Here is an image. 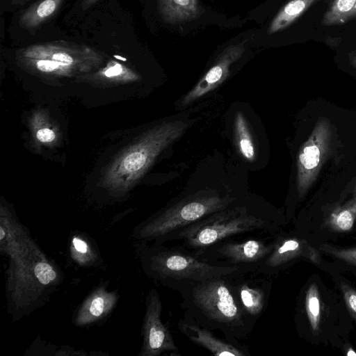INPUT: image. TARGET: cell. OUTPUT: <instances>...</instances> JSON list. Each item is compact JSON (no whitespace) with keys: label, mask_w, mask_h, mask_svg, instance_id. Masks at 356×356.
Here are the masks:
<instances>
[{"label":"cell","mask_w":356,"mask_h":356,"mask_svg":"<svg viewBox=\"0 0 356 356\" xmlns=\"http://www.w3.org/2000/svg\"><path fill=\"white\" fill-rule=\"evenodd\" d=\"M231 275L191 283L177 292L182 298L184 317L240 343L249 337L255 323L241 309L231 286Z\"/></svg>","instance_id":"obj_1"},{"label":"cell","mask_w":356,"mask_h":356,"mask_svg":"<svg viewBox=\"0 0 356 356\" xmlns=\"http://www.w3.org/2000/svg\"><path fill=\"white\" fill-rule=\"evenodd\" d=\"M279 225L277 215L266 207L238 200L182 229L166 243L182 246L195 253L236 236L273 234Z\"/></svg>","instance_id":"obj_2"},{"label":"cell","mask_w":356,"mask_h":356,"mask_svg":"<svg viewBox=\"0 0 356 356\" xmlns=\"http://www.w3.org/2000/svg\"><path fill=\"white\" fill-rule=\"evenodd\" d=\"M190 126L187 119L170 118L147 130L108 165L103 177L104 186L112 192L129 190L158 156L181 138Z\"/></svg>","instance_id":"obj_3"},{"label":"cell","mask_w":356,"mask_h":356,"mask_svg":"<svg viewBox=\"0 0 356 356\" xmlns=\"http://www.w3.org/2000/svg\"><path fill=\"white\" fill-rule=\"evenodd\" d=\"M142 245L140 255L145 273L161 285L177 291L191 283L247 270L209 264L175 244L143 243Z\"/></svg>","instance_id":"obj_4"},{"label":"cell","mask_w":356,"mask_h":356,"mask_svg":"<svg viewBox=\"0 0 356 356\" xmlns=\"http://www.w3.org/2000/svg\"><path fill=\"white\" fill-rule=\"evenodd\" d=\"M229 193L205 188L177 198L138 225L136 238L165 243L175 234L238 201Z\"/></svg>","instance_id":"obj_5"},{"label":"cell","mask_w":356,"mask_h":356,"mask_svg":"<svg viewBox=\"0 0 356 356\" xmlns=\"http://www.w3.org/2000/svg\"><path fill=\"white\" fill-rule=\"evenodd\" d=\"M17 59L22 66L34 72L73 76L98 67L104 56L83 44L56 40L25 47L18 51Z\"/></svg>","instance_id":"obj_6"},{"label":"cell","mask_w":356,"mask_h":356,"mask_svg":"<svg viewBox=\"0 0 356 356\" xmlns=\"http://www.w3.org/2000/svg\"><path fill=\"white\" fill-rule=\"evenodd\" d=\"M273 236L250 234L220 241L197 252L198 258L213 265L243 268L256 270L273 245Z\"/></svg>","instance_id":"obj_7"},{"label":"cell","mask_w":356,"mask_h":356,"mask_svg":"<svg viewBox=\"0 0 356 356\" xmlns=\"http://www.w3.org/2000/svg\"><path fill=\"white\" fill-rule=\"evenodd\" d=\"M332 128L330 121L320 118L310 136L302 144L297 158L296 186L302 199L316 181L331 149Z\"/></svg>","instance_id":"obj_8"},{"label":"cell","mask_w":356,"mask_h":356,"mask_svg":"<svg viewBox=\"0 0 356 356\" xmlns=\"http://www.w3.org/2000/svg\"><path fill=\"white\" fill-rule=\"evenodd\" d=\"M143 325V343L140 355L159 356L163 353L179 356L171 332L161 321L162 302L157 291L152 289L147 296Z\"/></svg>","instance_id":"obj_9"},{"label":"cell","mask_w":356,"mask_h":356,"mask_svg":"<svg viewBox=\"0 0 356 356\" xmlns=\"http://www.w3.org/2000/svg\"><path fill=\"white\" fill-rule=\"evenodd\" d=\"M270 277L248 269L229 276L232 290L241 309L254 323L267 307L272 284Z\"/></svg>","instance_id":"obj_10"},{"label":"cell","mask_w":356,"mask_h":356,"mask_svg":"<svg viewBox=\"0 0 356 356\" xmlns=\"http://www.w3.org/2000/svg\"><path fill=\"white\" fill-rule=\"evenodd\" d=\"M298 259H307L316 264L321 261L318 251L306 240L292 235L275 234L270 252L256 271L272 277Z\"/></svg>","instance_id":"obj_11"},{"label":"cell","mask_w":356,"mask_h":356,"mask_svg":"<svg viewBox=\"0 0 356 356\" xmlns=\"http://www.w3.org/2000/svg\"><path fill=\"white\" fill-rule=\"evenodd\" d=\"M243 42L227 46L218 56L213 65L195 86L181 99L180 106L185 107L220 86L229 76V67L243 54Z\"/></svg>","instance_id":"obj_12"},{"label":"cell","mask_w":356,"mask_h":356,"mask_svg":"<svg viewBox=\"0 0 356 356\" xmlns=\"http://www.w3.org/2000/svg\"><path fill=\"white\" fill-rule=\"evenodd\" d=\"M178 330L191 341L216 356H250L247 346L216 337L212 330L184 317L177 322Z\"/></svg>","instance_id":"obj_13"},{"label":"cell","mask_w":356,"mask_h":356,"mask_svg":"<svg viewBox=\"0 0 356 356\" xmlns=\"http://www.w3.org/2000/svg\"><path fill=\"white\" fill-rule=\"evenodd\" d=\"M1 250L13 259L25 253L32 245L22 227L7 215L1 213L0 227Z\"/></svg>","instance_id":"obj_14"},{"label":"cell","mask_w":356,"mask_h":356,"mask_svg":"<svg viewBox=\"0 0 356 356\" xmlns=\"http://www.w3.org/2000/svg\"><path fill=\"white\" fill-rule=\"evenodd\" d=\"M158 8L163 19L170 24L194 20L204 12L198 0H158Z\"/></svg>","instance_id":"obj_15"},{"label":"cell","mask_w":356,"mask_h":356,"mask_svg":"<svg viewBox=\"0 0 356 356\" xmlns=\"http://www.w3.org/2000/svg\"><path fill=\"white\" fill-rule=\"evenodd\" d=\"M356 222V184L350 196L339 201L330 210L326 217L327 225L336 232L350 231Z\"/></svg>","instance_id":"obj_16"},{"label":"cell","mask_w":356,"mask_h":356,"mask_svg":"<svg viewBox=\"0 0 356 356\" xmlns=\"http://www.w3.org/2000/svg\"><path fill=\"white\" fill-rule=\"evenodd\" d=\"M65 0H38L26 8L19 16V25L34 31L52 18Z\"/></svg>","instance_id":"obj_17"},{"label":"cell","mask_w":356,"mask_h":356,"mask_svg":"<svg viewBox=\"0 0 356 356\" xmlns=\"http://www.w3.org/2000/svg\"><path fill=\"white\" fill-rule=\"evenodd\" d=\"M318 0H291L277 13L269 25V35L286 29Z\"/></svg>","instance_id":"obj_18"},{"label":"cell","mask_w":356,"mask_h":356,"mask_svg":"<svg viewBox=\"0 0 356 356\" xmlns=\"http://www.w3.org/2000/svg\"><path fill=\"white\" fill-rule=\"evenodd\" d=\"M111 293L103 289L94 292L86 301L77 318L79 324H86L98 318L108 312L115 302Z\"/></svg>","instance_id":"obj_19"},{"label":"cell","mask_w":356,"mask_h":356,"mask_svg":"<svg viewBox=\"0 0 356 356\" xmlns=\"http://www.w3.org/2000/svg\"><path fill=\"white\" fill-rule=\"evenodd\" d=\"M234 131L240 154L245 160L252 162L255 159V147L247 120L241 111L234 116Z\"/></svg>","instance_id":"obj_20"},{"label":"cell","mask_w":356,"mask_h":356,"mask_svg":"<svg viewBox=\"0 0 356 356\" xmlns=\"http://www.w3.org/2000/svg\"><path fill=\"white\" fill-rule=\"evenodd\" d=\"M356 18V0H333L322 19L324 26L341 25Z\"/></svg>","instance_id":"obj_21"},{"label":"cell","mask_w":356,"mask_h":356,"mask_svg":"<svg viewBox=\"0 0 356 356\" xmlns=\"http://www.w3.org/2000/svg\"><path fill=\"white\" fill-rule=\"evenodd\" d=\"M305 306L310 326L312 330L316 332L319 328L321 312L318 287L314 283L307 289Z\"/></svg>","instance_id":"obj_22"},{"label":"cell","mask_w":356,"mask_h":356,"mask_svg":"<svg viewBox=\"0 0 356 356\" xmlns=\"http://www.w3.org/2000/svg\"><path fill=\"white\" fill-rule=\"evenodd\" d=\"M97 75L113 80L123 81L135 80L138 78V76L129 68L115 60L109 61L105 67L99 70Z\"/></svg>","instance_id":"obj_23"},{"label":"cell","mask_w":356,"mask_h":356,"mask_svg":"<svg viewBox=\"0 0 356 356\" xmlns=\"http://www.w3.org/2000/svg\"><path fill=\"white\" fill-rule=\"evenodd\" d=\"M321 249L336 258L356 265V248L339 249L330 245L323 244L321 245Z\"/></svg>","instance_id":"obj_24"},{"label":"cell","mask_w":356,"mask_h":356,"mask_svg":"<svg viewBox=\"0 0 356 356\" xmlns=\"http://www.w3.org/2000/svg\"><path fill=\"white\" fill-rule=\"evenodd\" d=\"M341 288L349 312L356 318V291L345 284H342Z\"/></svg>","instance_id":"obj_25"},{"label":"cell","mask_w":356,"mask_h":356,"mask_svg":"<svg viewBox=\"0 0 356 356\" xmlns=\"http://www.w3.org/2000/svg\"><path fill=\"white\" fill-rule=\"evenodd\" d=\"M38 140L42 143H50L56 138V134L49 128H41L36 133Z\"/></svg>","instance_id":"obj_26"},{"label":"cell","mask_w":356,"mask_h":356,"mask_svg":"<svg viewBox=\"0 0 356 356\" xmlns=\"http://www.w3.org/2000/svg\"><path fill=\"white\" fill-rule=\"evenodd\" d=\"M72 243L74 248L76 252L81 254H85L87 252L88 249V245L83 240L79 238H74Z\"/></svg>","instance_id":"obj_27"},{"label":"cell","mask_w":356,"mask_h":356,"mask_svg":"<svg viewBox=\"0 0 356 356\" xmlns=\"http://www.w3.org/2000/svg\"><path fill=\"white\" fill-rule=\"evenodd\" d=\"M99 0H83L81 6L83 10L88 9Z\"/></svg>","instance_id":"obj_28"},{"label":"cell","mask_w":356,"mask_h":356,"mask_svg":"<svg viewBox=\"0 0 356 356\" xmlns=\"http://www.w3.org/2000/svg\"><path fill=\"white\" fill-rule=\"evenodd\" d=\"M31 0H10V3L13 6H20L28 3Z\"/></svg>","instance_id":"obj_29"},{"label":"cell","mask_w":356,"mask_h":356,"mask_svg":"<svg viewBox=\"0 0 356 356\" xmlns=\"http://www.w3.org/2000/svg\"><path fill=\"white\" fill-rule=\"evenodd\" d=\"M350 63L356 69V55H353L350 58Z\"/></svg>","instance_id":"obj_30"},{"label":"cell","mask_w":356,"mask_h":356,"mask_svg":"<svg viewBox=\"0 0 356 356\" xmlns=\"http://www.w3.org/2000/svg\"><path fill=\"white\" fill-rule=\"evenodd\" d=\"M347 355L352 356V355H356V353L354 350L350 348L347 352Z\"/></svg>","instance_id":"obj_31"}]
</instances>
